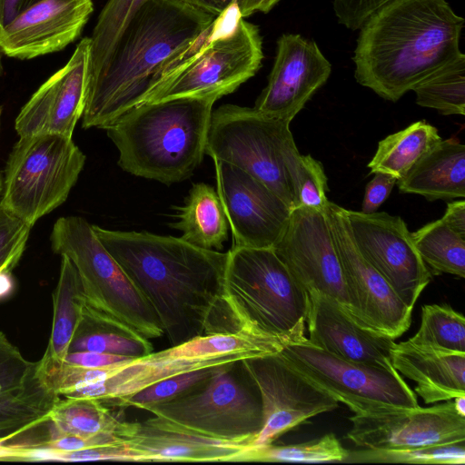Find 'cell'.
<instances>
[{
	"label": "cell",
	"instance_id": "cell-33",
	"mask_svg": "<svg viewBox=\"0 0 465 465\" xmlns=\"http://www.w3.org/2000/svg\"><path fill=\"white\" fill-rule=\"evenodd\" d=\"M147 1L107 0L89 37L86 85L100 74L129 21Z\"/></svg>",
	"mask_w": 465,
	"mask_h": 465
},
{
	"label": "cell",
	"instance_id": "cell-11",
	"mask_svg": "<svg viewBox=\"0 0 465 465\" xmlns=\"http://www.w3.org/2000/svg\"><path fill=\"white\" fill-rule=\"evenodd\" d=\"M296 371L354 414L419 406L416 393L391 367L344 360L307 340L279 352Z\"/></svg>",
	"mask_w": 465,
	"mask_h": 465
},
{
	"label": "cell",
	"instance_id": "cell-25",
	"mask_svg": "<svg viewBox=\"0 0 465 465\" xmlns=\"http://www.w3.org/2000/svg\"><path fill=\"white\" fill-rule=\"evenodd\" d=\"M396 184L402 193L429 201L465 197V145L451 137L426 153Z\"/></svg>",
	"mask_w": 465,
	"mask_h": 465
},
{
	"label": "cell",
	"instance_id": "cell-12",
	"mask_svg": "<svg viewBox=\"0 0 465 465\" xmlns=\"http://www.w3.org/2000/svg\"><path fill=\"white\" fill-rule=\"evenodd\" d=\"M325 213L342 267L350 314L369 329L393 339L401 336L411 325L413 309L359 252L344 208L329 201Z\"/></svg>",
	"mask_w": 465,
	"mask_h": 465
},
{
	"label": "cell",
	"instance_id": "cell-9",
	"mask_svg": "<svg viewBox=\"0 0 465 465\" xmlns=\"http://www.w3.org/2000/svg\"><path fill=\"white\" fill-rule=\"evenodd\" d=\"M290 124L254 107L223 104L212 112L205 154L251 174L292 210L295 203L286 160L296 145Z\"/></svg>",
	"mask_w": 465,
	"mask_h": 465
},
{
	"label": "cell",
	"instance_id": "cell-22",
	"mask_svg": "<svg viewBox=\"0 0 465 465\" xmlns=\"http://www.w3.org/2000/svg\"><path fill=\"white\" fill-rule=\"evenodd\" d=\"M309 341L344 360L391 367L392 337L360 324L337 301L309 292L306 317Z\"/></svg>",
	"mask_w": 465,
	"mask_h": 465
},
{
	"label": "cell",
	"instance_id": "cell-32",
	"mask_svg": "<svg viewBox=\"0 0 465 465\" xmlns=\"http://www.w3.org/2000/svg\"><path fill=\"white\" fill-rule=\"evenodd\" d=\"M153 351L149 339L126 332L84 312L69 348V351H95L134 359Z\"/></svg>",
	"mask_w": 465,
	"mask_h": 465
},
{
	"label": "cell",
	"instance_id": "cell-35",
	"mask_svg": "<svg viewBox=\"0 0 465 465\" xmlns=\"http://www.w3.org/2000/svg\"><path fill=\"white\" fill-rule=\"evenodd\" d=\"M333 433L303 443L249 447L238 461L345 462L349 455Z\"/></svg>",
	"mask_w": 465,
	"mask_h": 465
},
{
	"label": "cell",
	"instance_id": "cell-30",
	"mask_svg": "<svg viewBox=\"0 0 465 465\" xmlns=\"http://www.w3.org/2000/svg\"><path fill=\"white\" fill-rule=\"evenodd\" d=\"M411 91L420 106L435 109L445 115H464L465 54H459L419 82Z\"/></svg>",
	"mask_w": 465,
	"mask_h": 465
},
{
	"label": "cell",
	"instance_id": "cell-23",
	"mask_svg": "<svg viewBox=\"0 0 465 465\" xmlns=\"http://www.w3.org/2000/svg\"><path fill=\"white\" fill-rule=\"evenodd\" d=\"M125 444L144 461H238L250 444L208 437L154 415L135 422Z\"/></svg>",
	"mask_w": 465,
	"mask_h": 465
},
{
	"label": "cell",
	"instance_id": "cell-41",
	"mask_svg": "<svg viewBox=\"0 0 465 465\" xmlns=\"http://www.w3.org/2000/svg\"><path fill=\"white\" fill-rule=\"evenodd\" d=\"M398 0H334V13L340 22L357 30L376 12Z\"/></svg>",
	"mask_w": 465,
	"mask_h": 465
},
{
	"label": "cell",
	"instance_id": "cell-8",
	"mask_svg": "<svg viewBox=\"0 0 465 465\" xmlns=\"http://www.w3.org/2000/svg\"><path fill=\"white\" fill-rule=\"evenodd\" d=\"M84 163L73 137L20 136L6 162L0 205L33 227L66 201Z\"/></svg>",
	"mask_w": 465,
	"mask_h": 465
},
{
	"label": "cell",
	"instance_id": "cell-15",
	"mask_svg": "<svg viewBox=\"0 0 465 465\" xmlns=\"http://www.w3.org/2000/svg\"><path fill=\"white\" fill-rule=\"evenodd\" d=\"M347 438L356 446L379 450H409L465 441V416L453 401L422 408H400L350 417Z\"/></svg>",
	"mask_w": 465,
	"mask_h": 465
},
{
	"label": "cell",
	"instance_id": "cell-24",
	"mask_svg": "<svg viewBox=\"0 0 465 465\" xmlns=\"http://www.w3.org/2000/svg\"><path fill=\"white\" fill-rule=\"evenodd\" d=\"M392 367L416 383L414 391L425 404L465 396V353L420 347L409 341L395 343Z\"/></svg>",
	"mask_w": 465,
	"mask_h": 465
},
{
	"label": "cell",
	"instance_id": "cell-45",
	"mask_svg": "<svg viewBox=\"0 0 465 465\" xmlns=\"http://www.w3.org/2000/svg\"><path fill=\"white\" fill-rule=\"evenodd\" d=\"M41 1L43 0H0V28Z\"/></svg>",
	"mask_w": 465,
	"mask_h": 465
},
{
	"label": "cell",
	"instance_id": "cell-18",
	"mask_svg": "<svg viewBox=\"0 0 465 465\" xmlns=\"http://www.w3.org/2000/svg\"><path fill=\"white\" fill-rule=\"evenodd\" d=\"M331 72V63L314 41L284 34L277 41L268 83L253 107L268 116L292 122Z\"/></svg>",
	"mask_w": 465,
	"mask_h": 465
},
{
	"label": "cell",
	"instance_id": "cell-31",
	"mask_svg": "<svg viewBox=\"0 0 465 465\" xmlns=\"http://www.w3.org/2000/svg\"><path fill=\"white\" fill-rule=\"evenodd\" d=\"M412 238L420 258L434 273L465 277V237L441 219L412 232Z\"/></svg>",
	"mask_w": 465,
	"mask_h": 465
},
{
	"label": "cell",
	"instance_id": "cell-51",
	"mask_svg": "<svg viewBox=\"0 0 465 465\" xmlns=\"http://www.w3.org/2000/svg\"><path fill=\"white\" fill-rule=\"evenodd\" d=\"M4 54L2 53L1 49H0V77L2 76L3 73H4V67H3V64H2V55Z\"/></svg>",
	"mask_w": 465,
	"mask_h": 465
},
{
	"label": "cell",
	"instance_id": "cell-16",
	"mask_svg": "<svg viewBox=\"0 0 465 465\" xmlns=\"http://www.w3.org/2000/svg\"><path fill=\"white\" fill-rule=\"evenodd\" d=\"M272 249L308 293L325 294L350 312L342 267L325 210L292 209Z\"/></svg>",
	"mask_w": 465,
	"mask_h": 465
},
{
	"label": "cell",
	"instance_id": "cell-34",
	"mask_svg": "<svg viewBox=\"0 0 465 465\" xmlns=\"http://www.w3.org/2000/svg\"><path fill=\"white\" fill-rule=\"evenodd\" d=\"M408 341L420 347L465 353L464 316L449 305L426 304L420 328Z\"/></svg>",
	"mask_w": 465,
	"mask_h": 465
},
{
	"label": "cell",
	"instance_id": "cell-38",
	"mask_svg": "<svg viewBox=\"0 0 465 465\" xmlns=\"http://www.w3.org/2000/svg\"><path fill=\"white\" fill-rule=\"evenodd\" d=\"M345 462L464 464L465 441L397 450L364 449L349 451Z\"/></svg>",
	"mask_w": 465,
	"mask_h": 465
},
{
	"label": "cell",
	"instance_id": "cell-47",
	"mask_svg": "<svg viewBox=\"0 0 465 465\" xmlns=\"http://www.w3.org/2000/svg\"><path fill=\"white\" fill-rule=\"evenodd\" d=\"M14 282L11 272H0V300L7 297L13 291Z\"/></svg>",
	"mask_w": 465,
	"mask_h": 465
},
{
	"label": "cell",
	"instance_id": "cell-3",
	"mask_svg": "<svg viewBox=\"0 0 465 465\" xmlns=\"http://www.w3.org/2000/svg\"><path fill=\"white\" fill-rule=\"evenodd\" d=\"M214 18L182 0L144 3L129 21L100 74L86 85L83 128L102 129L134 106Z\"/></svg>",
	"mask_w": 465,
	"mask_h": 465
},
{
	"label": "cell",
	"instance_id": "cell-13",
	"mask_svg": "<svg viewBox=\"0 0 465 465\" xmlns=\"http://www.w3.org/2000/svg\"><path fill=\"white\" fill-rule=\"evenodd\" d=\"M256 385L263 425L250 447L273 443L311 418L338 407V401L292 368L279 353L240 361Z\"/></svg>",
	"mask_w": 465,
	"mask_h": 465
},
{
	"label": "cell",
	"instance_id": "cell-36",
	"mask_svg": "<svg viewBox=\"0 0 465 465\" xmlns=\"http://www.w3.org/2000/svg\"><path fill=\"white\" fill-rule=\"evenodd\" d=\"M286 166L294 196L295 208L324 211L329 203L327 176L321 162L302 155L297 147L289 153Z\"/></svg>",
	"mask_w": 465,
	"mask_h": 465
},
{
	"label": "cell",
	"instance_id": "cell-44",
	"mask_svg": "<svg viewBox=\"0 0 465 465\" xmlns=\"http://www.w3.org/2000/svg\"><path fill=\"white\" fill-rule=\"evenodd\" d=\"M450 229L465 237V201H452L447 203L445 213L440 218Z\"/></svg>",
	"mask_w": 465,
	"mask_h": 465
},
{
	"label": "cell",
	"instance_id": "cell-2",
	"mask_svg": "<svg viewBox=\"0 0 465 465\" xmlns=\"http://www.w3.org/2000/svg\"><path fill=\"white\" fill-rule=\"evenodd\" d=\"M464 19L445 0H398L360 28L354 77L381 97L396 102L461 52Z\"/></svg>",
	"mask_w": 465,
	"mask_h": 465
},
{
	"label": "cell",
	"instance_id": "cell-6",
	"mask_svg": "<svg viewBox=\"0 0 465 465\" xmlns=\"http://www.w3.org/2000/svg\"><path fill=\"white\" fill-rule=\"evenodd\" d=\"M223 298L239 331L304 335L309 293L272 248L232 247Z\"/></svg>",
	"mask_w": 465,
	"mask_h": 465
},
{
	"label": "cell",
	"instance_id": "cell-10",
	"mask_svg": "<svg viewBox=\"0 0 465 465\" xmlns=\"http://www.w3.org/2000/svg\"><path fill=\"white\" fill-rule=\"evenodd\" d=\"M236 363L219 365L196 390L148 411L203 435L251 446L263 425L262 400L243 369L236 374Z\"/></svg>",
	"mask_w": 465,
	"mask_h": 465
},
{
	"label": "cell",
	"instance_id": "cell-20",
	"mask_svg": "<svg viewBox=\"0 0 465 465\" xmlns=\"http://www.w3.org/2000/svg\"><path fill=\"white\" fill-rule=\"evenodd\" d=\"M60 399L42 376L38 361L25 359L0 331V443L47 422Z\"/></svg>",
	"mask_w": 465,
	"mask_h": 465
},
{
	"label": "cell",
	"instance_id": "cell-50",
	"mask_svg": "<svg viewBox=\"0 0 465 465\" xmlns=\"http://www.w3.org/2000/svg\"><path fill=\"white\" fill-rule=\"evenodd\" d=\"M455 410L462 416H465V396H458L452 399Z\"/></svg>",
	"mask_w": 465,
	"mask_h": 465
},
{
	"label": "cell",
	"instance_id": "cell-37",
	"mask_svg": "<svg viewBox=\"0 0 465 465\" xmlns=\"http://www.w3.org/2000/svg\"><path fill=\"white\" fill-rule=\"evenodd\" d=\"M218 366L200 368L163 379L134 394L106 402L108 407L150 408L189 393L208 381Z\"/></svg>",
	"mask_w": 465,
	"mask_h": 465
},
{
	"label": "cell",
	"instance_id": "cell-27",
	"mask_svg": "<svg viewBox=\"0 0 465 465\" xmlns=\"http://www.w3.org/2000/svg\"><path fill=\"white\" fill-rule=\"evenodd\" d=\"M176 209L178 220L171 226L182 232V239L203 249L223 248L228 239V222L213 187L194 183L183 205Z\"/></svg>",
	"mask_w": 465,
	"mask_h": 465
},
{
	"label": "cell",
	"instance_id": "cell-49",
	"mask_svg": "<svg viewBox=\"0 0 465 465\" xmlns=\"http://www.w3.org/2000/svg\"><path fill=\"white\" fill-rule=\"evenodd\" d=\"M216 13L219 15L223 9L237 0H209Z\"/></svg>",
	"mask_w": 465,
	"mask_h": 465
},
{
	"label": "cell",
	"instance_id": "cell-21",
	"mask_svg": "<svg viewBox=\"0 0 465 465\" xmlns=\"http://www.w3.org/2000/svg\"><path fill=\"white\" fill-rule=\"evenodd\" d=\"M93 11L92 0H43L0 28V49L20 60L61 51L79 37Z\"/></svg>",
	"mask_w": 465,
	"mask_h": 465
},
{
	"label": "cell",
	"instance_id": "cell-42",
	"mask_svg": "<svg viewBox=\"0 0 465 465\" xmlns=\"http://www.w3.org/2000/svg\"><path fill=\"white\" fill-rule=\"evenodd\" d=\"M397 178L392 175L376 173L367 183L361 205V213L369 214L378 211L380 206L388 199Z\"/></svg>",
	"mask_w": 465,
	"mask_h": 465
},
{
	"label": "cell",
	"instance_id": "cell-17",
	"mask_svg": "<svg viewBox=\"0 0 465 465\" xmlns=\"http://www.w3.org/2000/svg\"><path fill=\"white\" fill-rule=\"evenodd\" d=\"M213 163L216 192L232 232V247L273 248L292 209L243 170L221 160Z\"/></svg>",
	"mask_w": 465,
	"mask_h": 465
},
{
	"label": "cell",
	"instance_id": "cell-53",
	"mask_svg": "<svg viewBox=\"0 0 465 465\" xmlns=\"http://www.w3.org/2000/svg\"><path fill=\"white\" fill-rule=\"evenodd\" d=\"M1 114H2V107L0 106V116H1Z\"/></svg>",
	"mask_w": 465,
	"mask_h": 465
},
{
	"label": "cell",
	"instance_id": "cell-48",
	"mask_svg": "<svg viewBox=\"0 0 465 465\" xmlns=\"http://www.w3.org/2000/svg\"><path fill=\"white\" fill-rule=\"evenodd\" d=\"M189 5H194L196 7L202 8L213 15H218L213 5H211L209 0H182Z\"/></svg>",
	"mask_w": 465,
	"mask_h": 465
},
{
	"label": "cell",
	"instance_id": "cell-5",
	"mask_svg": "<svg viewBox=\"0 0 465 465\" xmlns=\"http://www.w3.org/2000/svg\"><path fill=\"white\" fill-rule=\"evenodd\" d=\"M262 58L258 27L242 16L233 2L165 67L134 105L183 97L218 100L252 77Z\"/></svg>",
	"mask_w": 465,
	"mask_h": 465
},
{
	"label": "cell",
	"instance_id": "cell-39",
	"mask_svg": "<svg viewBox=\"0 0 465 465\" xmlns=\"http://www.w3.org/2000/svg\"><path fill=\"white\" fill-rule=\"evenodd\" d=\"M31 226L0 205V272H12L25 252Z\"/></svg>",
	"mask_w": 465,
	"mask_h": 465
},
{
	"label": "cell",
	"instance_id": "cell-29",
	"mask_svg": "<svg viewBox=\"0 0 465 465\" xmlns=\"http://www.w3.org/2000/svg\"><path fill=\"white\" fill-rule=\"evenodd\" d=\"M442 139L438 129L420 120L381 140L368 163L371 173H382L400 179Z\"/></svg>",
	"mask_w": 465,
	"mask_h": 465
},
{
	"label": "cell",
	"instance_id": "cell-46",
	"mask_svg": "<svg viewBox=\"0 0 465 465\" xmlns=\"http://www.w3.org/2000/svg\"><path fill=\"white\" fill-rule=\"evenodd\" d=\"M280 0H237L239 11L243 18L256 12L268 13Z\"/></svg>",
	"mask_w": 465,
	"mask_h": 465
},
{
	"label": "cell",
	"instance_id": "cell-28",
	"mask_svg": "<svg viewBox=\"0 0 465 465\" xmlns=\"http://www.w3.org/2000/svg\"><path fill=\"white\" fill-rule=\"evenodd\" d=\"M48 420L61 432L82 437L113 434L125 441L133 434L135 425V422L122 420L99 400L83 397L60 399L50 411Z\"/></svg>",
	"mask_w": 465,
	"mask_h": 465
},
{
	"label": "cell",
	"instance_id": "cell-43",
	"mask_svg": "<svg viewBox=\"0 0 465 465\" xmlns=\"http://www.w3.org/2000/svg\"><path fill=\"white\" fill-rule=\"evenodd\" d=\"M133 359L134 358L95 351H69L64 361L88 368H104Z\"/></svg>",
	"mask_w": 465,
	"mask_h": 465
},
{
	"label": "cell",
	"instance_id": "cell-40",
	"mask_svg": "<svg viewBox=\"0 0 465 465\" xmlns=\"http://www.w3.org/2000/svg\"><path fill=\"white\" fill-rule=\"evenodd\" d=\"M30 460L55 461H90V460H118L144 461L135 450L125 443L91 447L73 451H54L46 450H32L28 453Z\"/></svg>",
	"mask_w": 465,
	"mask_h": 465
},
{
	"label": "cell",
	"instance_id": "cell-14",
	"mask_svg": "<svg viewBox=\"0 0 465 465\" xmlns=\"http://www.w3.org/2000/svg\"><path fill=\"white\" fill-rule=\"evenodd\" d=\"M344 212L359 252L400 299L413 309L431 281V272L420 258L405 222L385 212Z\"/></svg>",
	"mask_w": 465,
	"mask_h": 465
},
{
	"label": "cell",
	"instance_id": "cell-4",
	"mask_svg": "<svg viewBox=\"0 0 465 465\" xmlns=\"http://www.w3.org/2000/svg\"><path fill=\"white\" fill-rule=\"evenodd\" d=\"M214 97H183L130 107L102 129L125 172L170 184L188 179L205 154Z\"/></svg>",
	"mask_w": 465,
	"mask_h": 465
},
{
	"label": "cell",
	"instance_id": "cell-52",
	"mask_svg": "<svg viewBox=\"0 0 465 465\" xmlns=\"http://www.w3.org/2000/svg\"><path fill=\"white\" fill-rule=\"evenodd\" d=\"M2 187H3V179L0 176V198H1V193H2Z\"/></svg>",
	"mask_w": 465,
	"mask_h": 465
},
{
	"label": "cell",
	"instance_id": "cell-19",
	"mask_svg": "<svg viewBox=\"0 0 465 465\" xmlns=\"http://www.w3.org/2000/svg\"><path fill=\"white\" fill-rule=\"evenodd\" d=\"M89 37L69 61L32 94L15 118L19 136L54 134L73 137L84 108Z\"/></svg>",
	"mask_w": 465,
	"mask_h": 465
},
{
	"label": "cell",
	"instance_id": "cell-1",
	"mask_svg": "<svg viewBox=\"0 0 465 465\" xmlns=\"http://www.w3.org/2000/svg\"><path fill=\"white\" fill-rule=\"evenodd\" d=\"M110 254L154 310L172 346L239 331L223 298L228 252L183 239L93 225Z\"/></svg>",
	"mask_w": 465,
	"mask_h": 465
},
{
	"label": "cell",
	"instance_id": "cell-26",
	"mask_svg": "<svg viewBox=\"0 0 465 465\" xmlns=\"http://www.w3.org/2000/svg\"><path fill=\"white\" fill-rule=\"evenodd\" d=\"M84 296L76 268L66 256H61L59 278L53 292L54 316L50 338L38 361L44 374L64 361L70 344L83 318Z\"/></svg>",
	"mask_w": 465,
	"mask_h": 465
},
{
	"label": "cell",
	"instance_id": "cell-7",
	"mask_svg": "<svg viewBox=\"0 0 465 465\" xmlns=\"http://www.w3.org/2000/svg\"><path fill=\"white\" fill-rule=\"evenodd\" d=\"M52 251L68 257L79 274L84 312L126 332L154 339L163 334L143 293L80 216L60 217L50 234Z\"/></svg>",
	"mask_w": 465,
	"mask_h": 465
}]
</instances>
